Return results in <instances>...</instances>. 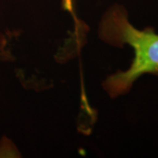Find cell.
I'll return each mask as SVG.
<instances>
[{
    "label": "cell",
    "instance_id": "2",
    "mask_svg": "<svg viewBox=\"0 0 158 158\" xmlns=\"http://www.w3.org/2000/svg\"><path fill=\"white\" fill-rule=\"evenodd\" d=\"M62 7L65 11L70 12L74 19H76L74 12V0H62Z\"/></svg>",
    "mask_w": 158,
    "mask_h": 158
},
{
    "label": "cell",
    "instance_id": "1",
    "mask_svg": "<svg viewBox=\"0 0 158 158\" xmlns=\"http://www.w3.org/2000/svg\"><path fill=\"white\" fill-rule=\"evenodd\" d=\"M100 37L117 47L130 46L135 52L130 67L109 76L104 82L105 90L112 98L128 92L142 75L158 77V34L153 27L140 30L128 20L122 6H114L104 16L99 28Z\"/></svg>",
    "mask_w": 158,
    "mask_h": 158
}]
</instances>
